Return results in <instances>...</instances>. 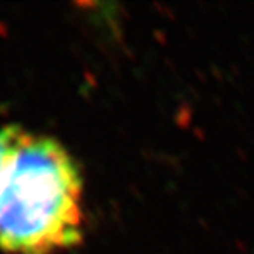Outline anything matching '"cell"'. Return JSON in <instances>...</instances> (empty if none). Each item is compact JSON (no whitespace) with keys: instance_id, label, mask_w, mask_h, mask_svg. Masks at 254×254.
<instances>
[{"instance_id":"cell-2","label":"cell","mask_w":254,"mask_h":254,"mask_svg":"<svg viewBox=\"0 0 254 254\" xmlns=\"http://www.w3.org/2000/svg\"><path fill=\"white\" fill-rule=\"evenodd\" d=\"M25 129L17 124H9L0 127V186L15 156V152L20 146Z\"/></svg>"},{"instance_id":"cell-1","label":"cell","mask_w":254,"mask_h":254,"mask_svg":"<svg viewBox=\"0 0 254 254\" xmlns=\"http://www.w3.org/2000/svg\"><path fill=\"white\" fill-rule=\"evenodd\" d=\"M83 224L75 159L57 139L25 130L0 186V248L54 254L81 242Z\"/></svg>"}]
</instances>
